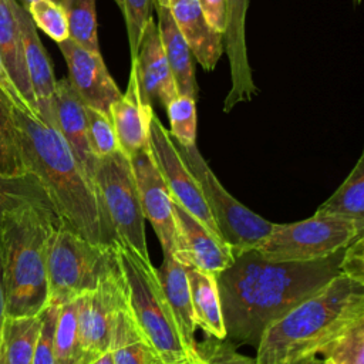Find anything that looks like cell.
<instances>
[{"label": "cell", "instance_id": "cell-1", "mask_svg": "<svg viewBox=\"0 0 364 364\" xmlns=\"http://www.w3.org/2000/svg\"><path fill=\"white\" fill-rule=\"evenodd\" d=\"M343 249L310 262H270L255 249L216 274L226 337L257 347L264 328L340 272Z\"/></svg>", "mask_w": 364, "mask_h": 364}, {"label": "cell", "instance_id": "cell-2", "mask_svg": "<svg viewBox=\"0 0 364 364\" xmlns=\"http://www.w3.org/2000/svg\"><path fill=\"white\" fill-rule=\"evenodd\" d=\"M13 121L26 173L40 182L60 219L90 242L111 246L115 235L98 195L57 127L14 105Z\"/></svg>", "mask_w": 364, "mask_h": 364}, {"label": "cell", "instance_id": "cell-3", "mask_svg": "<svg viewBox=\"0 0 364 364\" xmlns=\"http://www.w3.org/2000/svg\"><path fill=\"white\" fill-rule=\"evenodd\" d=\"M360 321H364V283L338 273L264 328L255 360L257 364H300L324 354Z\"/></svg>", "mask_w": 364, "mask_h": 364}, {"label": "cell", "instance_id": "cell-4", "mask_svg": "<svg viewBox=\"0 0 364 364\" xmlns=\"http://www.w3.org/2000/svg\"><path fill=\"white\" fill-rule=\"evenodd\" d=\"M60 223L47 196L24 202L0 216L6 316H33L47 306V247Z\"/></svg>", "mask_w": 364, "mask_h": 364}, {"label": "cell", "instance_id": "cell-5", "mask_svg": "<svg viewBox=\"0 0 364 364\" xmlns=\"http://www.w3.org/2000/svg\"><path fill=\"white\" fill-rule=\"evenodd\" d=\"M122 279L128 309L165 364H196L188 353L156 269L149 256H142L127 243H112Z\"/></svg>", "mask_w": 364, "mask_h": 364}, {"label": "cell", "instance_id": "cell-6", "mask_svg": "<svg viewBox=\"0 0 364 364\" xmlns=\"http://www.w3.org/2000/svg\"><path fill=\"white\" fill-rule=\"evenodd\" d=\"M111 257L112 245H95L61 220L47 247V304L61 306L94 290Z\"/></svg>", "mask_w": 364, "mask_h": 364}, {"label": "cell", "instance_id": "cell-7", "mask_svg": "<svg viewBox=\"0 0 364 364\" xmlns=\"http://www.w3.org/2000/svg\"><path fill=\"white\" fill-rule=\"evenodd\" d=\"M363 232L364 226L353 220L314 213L293 223H273L255 250L270 262H310L340 252Z\"/></svg>", "mask_w": 364, "mask_h": 364}, {"label": "cell", "instance_id": "cell-8", "mask_svg": "<svg viewBox=\"0 0 364 364\" xmlns=\"http://www.w3.org/2000/svg\"><path fill=\"white\" fill-rule=\"evenodd\" d=\"M94 188L102 212L115 235L142 256H149L145 239V218L141 209L129 156L121 149L97 158Z\"/></svg>", "mask_w": 364, "mask_h": 364}, {"label": "cell", "instance_id": "cell-9", "mask_svg": "<svg viewBox=\"0 0 364 364\" xmlns=\"http://www.w3.org/2000/svg\"><path fill=\"white\" fill-rule=\"evenodd\" d=\"M176 146L199 183L219 236L230 246L233 255L255 249L269 235L273 222L266 220L235 199L212 172L196 145L181 146L176 144Z\"/></svg>", "mask_w": 364, "mask_h": 364}, {"label": "cell", "instance_id": "cell-10", "mask_svg": "<svg viewBox=\"0 0 364 364\" xmlns=\"http://www.w3.org/2000/svg\"><path fill=\"white\" fill-rule=\"evenodd\" d=\"M125 303L124 279L112 249V257L97 287L77 299V323L82 360L109 348L114 317Z\"/></svg>", "mask_w": 364, "mask_h": 364}, {"label": "cell", "instance_id": "cell-11", "mask_svg": "<svg viewBox=\"0 0 364 364\" xmlns=\"http://www.w3.org/2000/svg\"><path fill=\"white\" fill-rule=\"evenodd\" d=\"M148 145L172 199L193 215L212 233L219 236V230L210 216L198 181L183 162L176 144L155 112L149 122Z\"/></svg>", "mask_w": 364, "mask_h": 364}, {"label": "cell", "instance_id": "cell-12", "mask_svg": "<svg viewBox=\"0 0 364 364\" xmlns=\"http://www.w3.org/2000/svg\"><path fill=\"white\" fill-rule=\"evenodd\" d=\"M175 220L173 256L185 267H193L210 274H219L235 259L230 246L212 233L193 215L172 199Z\"/></svg>", "mask_w": 364, "mask_h": 364}, {"label": "cell", "instance_id": "cell-13", "mask_svg": "<svg viewBox=\"0 0 364 364\" xmlns=\"http://www.w3.org/2000/svg\"><path fill=\"white\" fill-rule=\"evenodd\" d=\"M144 218L152 225L164 253L175 252V220L171 192L155 164L149 145L129 156Z\"/></svg>", "mask_w": 364, "mask_h": 364}, {"label": "cell", "instance_id": "cell-14", "mask_svg": "<svg viewBox=\"0 0 364 364\" xmlns=\"http://www.w3.org/2000/svg\"><path fill=\"white\" fill-rule=\"evenodd\" d=\"M65 60L68 81L85 107L109 115V107L122 91L109 75L101 53L90 51L71 38L58 43Z\"/></svg>", "mask_w": 364, "mask_h": 364}, {"label": "cell", "instance_id": "cell-15", "mask_svg": "<svg viewBox=\"0 0 364 364\" xmlns=\"http://www.w3.org/2000/svg\"><path fill=\"white\" fill-rule=\"evenodd\" d=\"M226 31L223 50L228 54L230 68V88L223 102V111L229 112L235 105L252 101L257 94L246 47V13L249 0H225Z\"/></svg>", "mask_w": 364, "mask_h": 364}, {"label": "cell", "instance_id": "cell-16", "mask_svg": "<svg viewBox=\"0 0 364 364\" xmlns=\"http://www.w3.org/2000/svg\"><path fill=\"white\" fill-rule=\"evenodd\" d=\"M11 6L16 21L18 24L24 64L33 90L37 115L41 117L44 121H48L55 125L53 98L55 92L57 80L53 73V65L37 34V27L33 23L28 11L16 0H11Z\"/></svg>", "mask_w": 364, "mask_h": 364}, {"label": "cell", "instance_id": "cell-17", "mask_svg": "<svg viewBox=\"0 0 364 364\" xmlns=\"http://www.w3.org/2000/svg\"><path fill=\"white\" fill-rule=\"evenodd\" d=\"M53 111L57 129L73 151L84 175L94 186L92 178L97 158L92 155L88 142L85 105L67 78L58 80L55 84Z\"/></svg>", "mask_w": 364, "mask_h": 364}, {"label": "cell", "instance_id": "cell-18", "mask_svg": "<svg viewBox=\"0 0 364 364\" xmlns=\"http://www.w3.org/2000/svg\"><path fill=\"white\" fill-rule=\"evenodd\" d=\"M131 64L135 67L141 95L148 104L152 105V101L158 100L166 107L178 95L154 18L148 21L136 57Z\"/></svg>", "mask_w": 364, "mask_h": 364}, {"label": "cell", "instance_id": "cell-19", "mask_svg": "<svg viewBox=\"0 0 364 364\" xmlns=\"http://www.w3.org/2000/svg\"><path fill=\"white\" fill-rule=\"evenodd\" d=\"M152 115V105L142 98L135 67L131 64L127 91L122 92L121 97L109 107V117L118 145L125 155L131 156L136 151L148 146L149 122Z\"/></svg>", "mask_w": 364, "mask_h": 364}, {"label": "cell", "instance_id": "cell-20", "mask_svg": "<svg viewBox=\"0 0 364 364\" xmlns=\"http://www.w3.org/2000/svg\"><path fill=\"white\" fill-rule=\"evenodd\" d=\"M166 3L192 55L202 68L212 71L223 53V36L208 24L198 0H166Z\"/></svg>", "mask_w": 364, "mask_h": 364}, {"label": "cell", "instance_id": "cell-21", "mask_svg": "<svg viewBox=\"0 0 364 364\" xmlns=\"http://www.w3.org/2000/svg\"><path fill=\"white\" fill-rule=\"evenodd\" d=\"M159 282L162 284V290L165 293L166 301L171 307L176 326L179 328L182 341L195 360L199 364V357L196 353V323L193 318L189 286L186 277V267L175 259L171 253H164V260L159 269H156Z\"/></svg>", "mask_w": 364, "mask_h": 364}, {"label": "cell", "instance_id": "cell-22", "mask_svg": "<svg viewBox=\"0 0 364 364\" xmlns=\"http://www.w3.org/2000/svg\"><path fill=\"white\" fill-rule=\"evenodd\" d=\"M154 9L158 16V34L171 73L173 75L178 94L188 95L196 100L198 84L192 61V51L181 30L178 28L166 0H154Z\"/></svg>", "mask_w": 364, "mask_h": 364}, {"label": "cell", "instance_id": "cell-23", "mask_svg": "<svg viewBox=\"0 0 364 364\" xmlns=\"http://www.w3.org/2000/svg\"><path fill=\"white\" fill-rule=\"evenodd\" d=\"M109 351L114 364H165L135 323L127 303L114 317Z\"/></svg>", "mask_w": 364, "mask_h": 364}, {"label": "cell", "instance_id": "cell-24", "mask_svg": "<svg viewBox=\"0 0 364 364\" xmlns=\"http://www.w3.org/2000/svg\"><path fill=\"white\" fill-rule=\"evenodd\" d=\"M0 57L20 97L33 112H37L11 0H0Z\"/></svg>", "mask_w": 364, "mask_h": 364}, {"label": "cell", "instance_id": "cell-25", "mask_svg": "<svg viewBox=\"0 0 364 364\" xmlns=\"http://www.w3.org/2000/svg\"><path fill=\"white\" fill-rule=\"evenodd\" d=\"M191 304L196 327H200L208 337L225 340V323L216 276L186 267Z\"/></svg>", "mask_w": 364, "mask_h": 364}, {"label": "cell", "instance_id": "cell-26", "mask_svg": "<svg viewBox=\"0 0 364 364\" xmlns=\"http://www.w3.org/2000/svg\"><path fill=\"white\" fill-rule=\"evenodd\" d=\"M40 314L4 316L0 326V364H33Z\"/></svg>", "mask_w": 364, "mask_h": 364}, {"label": "cell", "instance_id": "cell-27", "mask_svg": "<svg viewBox=\"0 0 364 364\" xmlns=\"http://www.w3.org/2000/svg\"><path fill=\"white\" fill-rule=\"evenodd\" d=\"M316 213L334 215L364 226V155H361L337 191L323 202Z\"/></svg>", "mask_w": 364, "mask_h": 364}, {"label": "cell", "instance_id": "cell-28", "mask_svg": "<svg viewBox=\"0 0 364 364\" xmlns=\"http://www.w3.org/2000/svg\"><path fill=\"white\" fill-rule=\"evenodd\" d=\"M82 350L78 337L77 300L58 306L54 328V364H80Z\"/></svg>", "mask_w": 364, "mask_h": 364}, {"label": "cell", "instance_id": "cell-29", "mask_svg": "<svg viewBox=\"0 0 364 364\" xmlns=\"http://www.w3.org/2000/svg\"><path fill=\"white\" fill-rule=\"evenodd\" d=\"M68 24V38L78 46L100 53L95 0H61Z\"/></svg>", "mask_w": 364, "mask_h": 364}, {"label": "cell", "instance_id": "cell-30", "mask_svg": "<svg viewBox=\"0 0 364 364\" xmlns=\"http://www.w3.org/2000/svg\"><path fill=\"white\" fill-rule=\"evenodd\" d=\"M26 175L17 132L13 121V102H0V176L14 178Z\"/></svg>", "mask_w": 364, "mask_h": 364}, {"label": "cell", "instance_id": "cell-31", "mask_svg": "<svg viewBox=\"0 0 364 364\" xmlns=\"http://www.w3.org/2000/svg\"><path fill=\"white\" fill-rule=\"evenodd\" d=\"M169 135L181 146L196 145V100L188 95H176L166 107Z\"/></svg>", "mask_w": 364, "mask_h": 364}, {"label": "cell", "instance_id": "cell-32", "mask_svg": "<svg viewBox=\"0 0 364 364\" xmlns=\"http://www.w3.org/2000/svg\"><path fill=\"white\" fill-rule=\"evenodd\" d=\"M41 31L57 44L68 38V24L64 9L58 0H36L26 9Z\"/></svg>", "mask_w": 364, "mask_h": 364}, {"label": "cell", "instance_id": "cell-33", "mask_svg": "<svg viewBox=\"0 0 364 364\" xmlns=\"http://www.w3.org/2000/svg\"><path fill=\"white\" fill-rule=\"evenodd\" d=\"M41 196H47V193L30 173L14 178L0 176V216L24 202Z\"/></svg>", "mask_w": 364, "mask_h": 364}, {"label": "cell", "instance_id": "cell-34", "mask_svg": "<svg viewBox=\"0 0 364 364\" xmlns=\"http://www.w3.org/2000/svg\"><path fill=\"white\" fill-rule=\"evenodd\" d=\"M87 132L91 152L95 158L107 156L119 149L115 129L108 114L85 107Z\"/></svg>", "mask_w": 364, "mask_h": 364}, {"label": "cell", "instance_id": "cell-35", "mask_svg": "<svg viewBox=\"0 0 364 364\" xmlns=\"http://www.w3.org/2000/svg\"><path fill=\"white\" fill-rule=\"evenodd\" d=\"M115 1L122 10V16L127 26L128 41H129L131 61H132L136 57L145 27L148 21L152 18L154 0H115Z\"/></svg>", "mask_w": 364, "mask_h": 364}, {"label": "cell", "instance_id": "cell-36", "mask_svg": "<svg viewBox=\"0 0 364 364\" xmlns=\"http://www.w3.org/2000/svg\"><path fill=\"white\" fill-rule=\"evenodd\" d=\"M334 364H364V321L338 337L323 354Z\"/></svg>", "mask_w": 364, "mask_h": 364}, {"label": "cell", "instance_id": "cell-37", "mask_svg": "<svg viewBox=\"0 0 364 364\" xmlns=\"http://www.w3.org/2000/svg\"><path fill=\"white\" fill-rule=\"evenodd\" d=\"M196 353L199 364H257L255 358L239 353L235 343L213 337L198 343Z\"/></svg>", "mask_w": 364, "mask_h": 364}, {"label": "cell", "instance_id": "cell-38", "mask_svg": "<svg viewBox=\"0 0 364 364\" xmlns=\"http://www.w3.org/2000/svg\"><path fill=\"white\" fill-rule=\"evenodd\" d=\"M58 306L47 304L40 314V330L34 347L33 364H54V328Z\"/></svg>", "mask_w": 364, "mask_h": 364}, {"label": "cell", "instance_id": "cell-39", "mask_svg": "<svg viewBox=\"0 0 364 364\" xmlns=\"http://www.w3.org/2000/svg\"><path fill=\"white\" fill-rule=\"evenodd\" d=\"M363 233H358L343 249L341 262H340V272L360 283H364V235Z\"/></svg>", "mask_w": 364, "mask_h": 364}, {"label": "cell", "instance_id": "cell-40", "mask_svg": "<svg viewBox=\"0 0 364 364\" xmlns=\"http://www.w3.org/2000/svg\"><path fill=\"white\" fill-rule=\"evenodd\" d=\"M208 24L219 34L226 31V3L225 0H198Z\"/></svg>", "mask_w": 364, "mask_h": 364}, {"label": "cell", "instance_id": "cell-41", "mask_svg": "<svg viewBox=\"0 0 364 364\" xmlns=\"http://www.w3.org/2000/svg\"><path fill=\"white\" fill-rule=\"evenodd\" d=\"M0 88L7 94V97L11 100V102H13L14 107L23 108V109H30V108L26 105V102L23 101V98L20 97L18 91L16 90V87L13 85V82H11L9 74H7V70H6V67H4V63H3V60H1V57H0ZM30 111H31V109H30Z\"/></svg>", "mask_w": 364, "mask_h": 364}, {"label": "cell", "instance_id": "cell-42", "mask_svg": "<svg viewBox=\"0 0 364 364\" xmlns=\"http://www.w3.org/2000/svg\"><path fill=\"white\" fill-rule=\"evenodd\" d=\"M80 364H114L112 361V354L108 350L100 353V354H95V355H91V357H87L84 358Z\"/></svg>", "mask_w": 364, "mask_h": 364}, {"label": "cell", "instance_id": "cell-43", "mask_svg": "<svg viewBox=\"0 0 364 364\" xmlns=\"http://www.w3.org/2000/svg\"><path fill=\"white\" fill-rule=\"evenodd\" d=\"M6 316L4 311V291H3V277H1V259H0V326Z\"/></svg>", "mask_w": 364, "mask_h": 364}, {"label": "cell", "instance_id": "cell-44", "mask_svg": "<svg viewBox=\"0 0 364 364\" xmlns=\"http://www.w3.org/2000/svg\"><path fill=\"white\" fill-rule=\"evenodd\" d=\"M16 1H17L20 6H23L24 9H27V7H28L33 1H36V0H16Z\"/></svg>", "mask_w": 364, "mask_h": 364}, {"label": "cell", "instance_id": "cell-45", "mask_svg": "<svg viewBox=\"0 0 364 364\" xmlns=\"http://www.w3.org/2000/svg\"><path fill=\"white\" fill-rule=\"evenodd\" d=\"M321 364H334V361H333L330 357H326V358L321 361Z\"/></svg>", "mask_w": 364, "mask_h": 364}, {"label": "cell", "instance_id": "cell-46", "mask_svg": "<svg viewBox=\"0 0 364 364\" xmlns=\"http://www.w3.org/2000/svg\"><path fill=\"white\" fill-rule=\"evenodd\" d=\"M355 1H357V3H360V0H355Z\"/></svg>", "mask_w": 364, "mask_h": 364}]
</instances>
